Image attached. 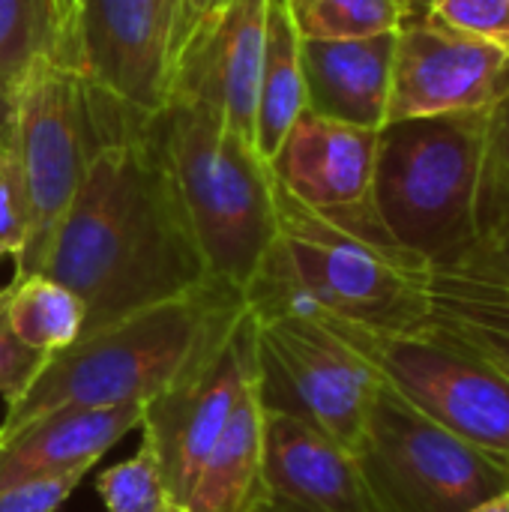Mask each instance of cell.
Returning a JSON list of instances; mask_svg holds the SVG:
<instances>
[{
	"mask_svg": "<svg viewBox=\"0 0 509 512\" xmlns=\"http://www.w3.org/2000/svg\"><path fill=\"white\" fill-rule=\"evenodd\" d=\"M6 300H9V291L0 288V396L15 402L30 387V381L39 375L48 354L33 351L30 345H24L15 336L9 315H6Z\"/></svg>",
	"mask_w": 509,
	"mask_h": 512,
	"instance_id": "83f0119b",
	"label": "cell"
},
{
	"mask_svg": "<svg viewBox=\"0 0 509 512\" xmlns=\"http://www.w3.org/2000/svg\"><path fill=\"white\" fill-rule=\"evenodd\" d=\"M378 387V372L321 321L258 318L255 399L264 414L294 417L354 453Z\"/></svg>",
	"mask_w": 509,
	"mask_h": 512,
	"instance_id": "9c48e42d",
	"label": "cell"
},
{
	"mask_svg": "<svg viewBox=\"0 0 509 512\" xmlns=\"http://www.w3.org/2000/svg\"><path fill=\"white\" fill-rule=\"evenodd\" d=\"M429 297L432 312L429 324L441 327L471 351H477L486 363H492L504 378H509V315L483 306L477 300H468L462 294H453L447 288L432 285L429 279Z\"/></svg>",
	"mask_w": 509,
	"mask_h": 512,
	"instance_id": "7402d4cb",
	"label": "cell"
},
{
	"mask_svg": "<svg viewBox=\"0 0 509 512\" xmlns=\"http://www.w3.org/2000/svg\"><path fill=\"white\" fill-rule=\"evenodd\" d=\"M243 294L213 285L123 321H114L66 351L48 354L30 387L9 402L0 438L57 408L144 405L195 357L210 330L243 306Z\"/></svg>",
	"mask_w": 509,
	"mask_h": 512,
	"instance_id": "7a4b0ae2",
	"label": "cell"
},
{
	"mask_svg": "<svg viewBox=\"0 0 509 512\" xmlns=\"http://www.w3.org/2000/svg\"><path fill=\"white\" fill-rule=\"evenodd\" d=\"M153 126L210 279L243 294L279 240L270 165L201 102L171 96Z\"/></svg>",
	"mask_w": 509,
	"mask_h": 512,
	"instance_id": "3957f363",
	"label": "cell"
},
{
	"mask_svg": "<svg viewBox=\"0 0 509 512\" xmlns=\"http://www.w3.org/2000/svg\"><path fill=\"white\" fill-rule=\"evenodd\" d=\"M75 9H78V0H51V15H54V33H57V39H54V51L63 45V39H66V33H69V27H72V18H75ZM54 57V54H51Z\"/></svg>",
	"mask_w": 509,
	"mask_h": 512,
	"instance_id": "1f68e13d",
	"label": "cell"
},
{
	"mask_svg": "<svg viewBox=\"0 0 509 512\" xmlns=\"http://www.w3.org/2000/svg\"><path fill=\"white\" fill-rule=\"evenodd\" d=\"M144 405L57 408L0 438V489L54 477H84L123 435L141 426Z\"/></svg>",
	"mask_w": 509,
	"mask_h": 512,
	"instance_id": "2e32d148",
	"label": "cell"
},
{
	"mask_svg": "<svg viewBox=\"0 0 509 512\" xmlns=\"http://www.w3.org/2000/svg\"><path fill=\"white\" fill-rule=\"evenodd\" d=\"M279 243L300 288L321 315L381 333L429 324L432 267L408 252H387L330 225L273 177Z\"/></svg>",
	"mask_w": 509,
	"mask_h": 512,
	"instance_id": "8992f818",
	"label": "cell"
},
{
	"mask_svg": "<svg viewBox=\"0 0 509 512\" xmlns=\"http://www.w3.org/2000/svg\"><path fill=\"white\" fill-rule=\"evenodd\" d=\"M375 159L378 132L303 108L267 165L276 183L330 225L378 249L405 252L390 240L375 210Z\"/></svg>",
	"mask_w": 509,
	"mask_h": 512,
	"instance_id": "7c38bea8",
	"label": "cell"
},
{
	"mask_svg": "<svg viewBox=\"0 0 509 512\" xmlns=\"http://www.w3.org/2000/svg\"><path fill=\"white\" fill-rule=\"evenodd\" d=\"M441 273H453V276H468V279H480V282H498L509 285V225L501 228L498 234L480 240L468 258L462 264H456L453 270H441Z\"/></svg>",
	"mask_w": 509,
	"mask_h": 512,
	"instance_id": "f546056e",
	"label": "cell"
},
{
	"mask_svg": "<svg viewBox=\"0 0 509 512\" xmlns=\"http://www.w3.org/2000/svg\"><path fill=\"white\" fill-rule=\"evenodd\" d=\"M291 18L300 39H369L399 33L414 9L408 0H297Z\"/></svg>",
	"mask_w": 509,
	"mask_h": 512,
	"instance_id": "44dd1931",
	"label": "cell"
},
{
	"mask_svg": "<svg viewBox=\"0 0 509 512\" xmlns=\"http://www.w3.org/2000/svg\"><path fill=\"white\" fill-rule=\"evenodd\" d=\"M294 3H297V0H288V6H294Z\"/></svg>",
	"mask_w": 509,
	"mask_h": 512,
	"instance_id": "f35d334b",
	"label": "cell"
},
{
	"mask_svg": "<svg viewBox=\"0 0 509 512\" xmlns=\"http://www.w3.org/2000/svg\"><path fill=\"white\" fill-rule=\"evenodd\" d=\"M165 512H189V510H186V507H180V504H168Z\"/></svg>",
	"mask_w": 509,
	"mask_h": 512,
	"instance_id": "8d00e7d4",
	"label": "cell"
},
{
	"mask_svg": "<svg viewBox=\"0 0 509 512\" xmlns=\"http://www.w3.org/2000/svg\"><path fill=\"white\" fill-rule=\"evenodd\" d=\"M507 75V48L411 18L396 33L387 123L492 108Z\"/></svg>",
	"mask_w": 509,
	"mask_h": 512,
	"instance_id": "4fadbf2b",
	"label": "cell"
},
{
	"mask_svg": "<svg viewBox=\"0 0 509 512\" xmlns=\"http://www.w3.org/2000/svg\"><path fill=\"white\" fill-rule=\"evenodd\" d=\"M378 512H471L509 492V462L447 432L381 381L354 450Z\"/></svg>",
	"mask_w": 509,
	"mask_h": 512,
	"instance_id": "52a82bcc",
	"label": "cell"
},
{
	"mask_svg": "<svg viewBox=\"0 0 509 512\" xmlns=\"http://www.w3.org/2000/svg\"><path fill=\"white\" fill-rule=\"evenodd\" d=\"M51 0H0V81L18 84L30 60L54 54Z\"/></svg>",
	"mask_w": 509,
	"mask_h": 512,
	"instance_id": "603a6c76",
	"label": "cell"
},
{
	"mask_svg": "<svg viewBox=\"0 0 509 512\" xmlns=\"http://www.w3.org/2000/svg\"><path fill=\"white\" fill-rule=\"evenodd\" d=\"M509 225V75L489 108L486 159L477 198V243Z\"/></svg>",
	"mask_w": 509,
	"mask_h": 512,
	"instance_id": "cb8c5ba5",
	"label": "cell"
},
{
	"mask_svg": "<svg viewBox=\"0 0 509 512\" xmlns=\"http://www.w3.org/2000/svg\"><path fill=\"white\" fill-rule=\"evenodd\" d=\"M396 33L369 39H303L306 108L318 117L372 129L387 123Z\"/></svg>",
	"mask_w": 509,
	"mask_h": 512,
	"instance_id": "e0dca14e",
	"label": "cell"
},
{
	"mask_svg": "<svg viewBox=\"0 0 509 512\" xmlns=\"http://www.w3.org/2000/svg\"><path fill=\"white\" fill-rule=\"evenodd\" d=\"M258 318L243 303L201 342L189 366L141 411L144 444L153 450L171 504H186L195 474L234 408L255 384Z\"/></svg>",
	"mask_w": 509,
	"mask_h": 512,
	"instance_id": "30bf717a",
	"label": "cell"
},
{
	"mask_svg": "<svg viewBox=\"0 0 509 512\" xmlns=\"http://www.w3.org/2000/svg\"><path fill=\"white\" fill-rule=\"evenodd\" d=\"M225 3L228 0H180V12H177L174 33H171V66H174V57L183 48V42L195 33V27L204 18H210L213 12H219Z\"/></svg>",
	"mask_w": 509,
	"mask_h": 512,
	"instance_id": "4dcf8cb0",
	"label": "cell"
},
{
	"mask_svg": "<svg viewBox=\"0 0 509 512\" xmlns=\"http://www.w3.org/2000/svg\"><path fill=\"white\" fill-rule=\"evenodd\" d=\"M411 3V9H414V18H420L423 12H426V6H429V0H408Z\"/></svg>",
	"mask_w": 509,
	"mask_h": 512,
	"instance_id": "e575fe53",
	"label": "cell"
},
{
	"mask_svg": "<svg viewBox=\"0 0 509 512\" xmlns=\"http://www.w3.org/2000/svg\"><path fill=\"white\" fill-rule=\"evenodd\" d=\"M30 231V201L15 144L0 168V258H18Z\"/></svg>",
	"mask_w": 509,
	"mask_h": 512,
	"instance_id": "4316f807",
	"label": "cell"
},
{
	"mask_svg": "<svg viewBox=\"0 0 509 512\" xmlns=\"http://www.w3.org/2000/svg\"><path fill=\"white\" fill-rule=\"evenodd\" d=\"M147 120L123 111L51 57L30 60L15 84V156L30 201V231L15 258V282L42 273L54 234L93 153Z\"/></svg>",
	"mask_w": 509,
	"mask_h": 512,
	"instance_id": "5b68a950",
	"label": "cell"
},
{
	"mask_svg": "<svg viewBox=\"0 0 509 512\" xmlns=\"http://www.w3.org/2000/svg\"><path fill=\"white\" fill-rule=\"evenodd\" d=\"M471 512H509V492L492 498V501H486V504H480V507H474Z\"/></svg>",
	"mask_w": 509,
	"mask_h": 512,
	"instance_id": "836d02e7",
	"label": "cell"
},
{
	"mask_svg": "<svg viewBox=\"0 0 509 512\" xmlns=\"http://www.w3.org/2000/svg\"><path fill=\"white\" fill-rule=\"evenodd\" d=\"M486 129L489 108L378 129V219L399 249L432 270H453L477 246Z\"/></svg>",
	"mask_w": 509,
	"mask_h": 512,
	"instance_id": "277c9868",
	"label": "cell"
},
{
	"mask_svg": "<svg viewBox=\"0 0 509 512\" xmlns=\"http://www.w3.org/2000/svg\"><path fill=\"white\" fill-rule=\"evenodd\" d=\"M15 138V135H12ZM9 150H12V141H0V168H3V162H6V156H9Z\"/></svg>",
	"mask_w": 509,
	"mask_h": 512,
	"instance_id": "d590c367",
	"label": "cell"
},
{
	"mask_svg": "<svg viewBox=\"0 0 509 512\" xmlns=\"http://www.w3.org/2000/svg\"><path fill=\"white\" fill-rule=\"evenodd\" d=\"M255 512H378L363 471L318 429L264 414L261 504Z\"/></svg>",
	"mask_w": 509,
	"mask_h": 512,
	"instance_id": "9a60e30c",
	"label": "cell"
},
{
	"mask_svg": "<svg viewBox=\"0 0 509 512\" xmlns=\"http://www.w3.org/2000/svg\"><path fill=\"white\" fill-rule=\"evenodd\" d=\"M6 315L15 336L42 354L66 351L81 339L84 330V303L60 282L45 273L12 279L6 285Z\"/></svg>",
	"mask_w": 509,
	"mask_h": 512,
	"instance_id": "ffe728a7",
	"label": "cell"
},
{
	"mask_svg": "<svg viewBox=\"0 0 509 512\" xmlns=\"http://www.w3.org/2000/svg\"><path fill=\"white\" fill-rule=\"evenodd\" d=\"M300 42L288 0H267L264 60L255 102V150L264 162L279 150L282 138L306 108Z\"/></svg>",
	"mask_w": 509,
	"mask_h": 512,
	"instance_id": "d6986e66",
	"label": "cell"
},
{
	"mask_svg": "<svg viewBox=\"0 0 509 512\" xmlns=\"http://www.w3.org/2000/svg\"><path fill=\"white\" fill-rule=\"evenodd\" d=\"M261 471L264 411L252 384L201 462L183 507L189 512H255L261 504Z\"/></svg>",
	"mask_w": 509,
	"mask_h": 512,
	"instance_id": "ac0fdd59",
	"label": "cell"
},
{
	"mask_svg": "<svg viewBox=\"0 0 509 512\" xmlns=\"http://www.w3.org/2000/svg\"><path fill=\"white\" fill-rule=\"evenodd\" d=\"M84 477H54L42 483L0 489V512H54L78 489Z\"/></svg>",
	"mask_w": 509,
	"mask_h": 512,
	"instance_id": "f1b7e54d",
	"label": "cell"
},
{
	"mask_svg": "<svg viewBox=\"0 0 509 512\" xmlns=\"http://www.w3.org/2000/svg\"><path fill=\"white\" fill-rule=\"evenodd\" d=\"M171 0H78L54 63L81 75L123 111L150 120L168 102Z\"/></svg>",
	"mask_w": 509,
	"mask_h": 512,
	"instance_id": "8fae6325",
	"label": "cell"
},
{
	"mask_svg": "<svg viewBox=\"0 0 509 512\" xmlns=\"http://www.w3.org/2000/svg\"><path fill=\"white\" fill-rule=\"evenodd\" d=\"M15 135V87L0 81V141H12Z\"/></svg>",
	"mask_w": 509,
	"mask_h": 512,
	"instance_id": "d6a6232c",
	"label": "cell"
},
{
	"mask_svg": "<svg viewBox=\"0 0 509 512\" xmlns=\"http://www.w3.org/2000/svg\"><path fill=\"white\" fill-rule=\"evenodd\" d=\"M96 489L105 501V512H165L171 504L159 462L144 441L138 453H132L120 465L105 468Z\"/></svg>",
	"mask_w": 509,
	"mask_h": 512,
	"instance_id": "d4e9b609",
	"label": "cell"
},
{
	"mask_svg": "<svg viewBox=\"0 0 509 512\" xmlns=\"http://www.w3.org/2000/svg\"><path fill=\"white\" fill-rule=\"evenodd\" d=\"M264 27L267 0H228L204 18L174 57L168 99L201 102L228 132L255 144Z\"/></svg>",
	"mask_w": 509,
	"mask_h": 512,
	"instance_id": "5bb4252c",
	"label": "cell"
},
{
	"mask_svg": "<svg viewBox=\"0 0 509 512\" xmlns=\"http://www.w3.org/2000/svg\"><path fill=\"white\" fill-rule=\"evenodd\" d=\"M429 24L509 51V0H429Z\"/></svg>",
	"mask_w": 509,
	"mask_h": 512,
	"instance_id": "484cf974",
	"label": "cell"
},
{
	"mask_svg": "<svg viewBox=\"0 0 509 512\" xmlns=\"http://www.w3.org/2000/svg\"><path fill=\"white\" fill-rule=\"evenodd\" d=\"M42 273L84 303L81 339L219 285L210 279L153 117L93 153Z\"/></svg>",
	"mask_w": 509,
	"mask_h": 512,
	"instance_id": "6da1fadb",
	"label": "cell"
},
{
	"mask_svg": "<svg viewBox=\"0 0 509 512\" xmlns=\"http://www.w3.org/2000/svg\"><path fill=\"white\" fill-rule=\"evenodd\" d=\"M171 3H174V9H177V12H180V0H171Z\"/></svg>",
	"mask_w": 509,
	"mask_h": 512,
	"instance_id": "74e56055",
	"label": "cell"
},
{
	"mask_svg": "<svg viewBox=\"0 0 509 512\" xmlns=\"http://www.w3.org/2000/svg\"><path fill=\"white\" fill-rule=\"evenodd\" d=\"M357 351L378 378L447 432L509 462V378L435 324L381 333L315 318Z\"/></svg>",
	"mask_w": 509,
	"mask_h": 512,
	"instance_id": "ba28073f",
	"label": "cell"
}]
</instances>
